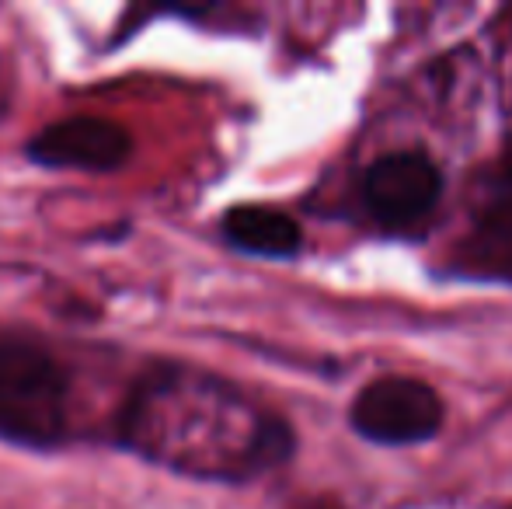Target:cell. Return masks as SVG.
<instances>
[{"label":"cell","instance_id":"3","mask_svg":"<svg viewBox=\"0 0 512 509\" xmlns=\"http://www.w3.org/2000/svg\"><path fill=\"white\" fill-rule=\"evenodd\" d=\"M443 196V171L422 150H394L370 164L363 178V199L384 227H405L422 220Z\"/></svg>","mask_w":512,"mask_h":509},{"label":"cell","instance_id":"1","mask_svg":"<svg viewBox=\"0 0 512 509\" xmlns=\"http://www.w3.org/2000/svg\"><path fill=\"white\" fill-rule=\"evenodd\" d=\"M67 426V377L32 339L0 335V436L46 447Z\"/></svg>","mask_w":512,"mask_h":509},{"label":"cell","instance_id":"5","mask_svg":"<svg viewBox=\"0 0 512 509\" xmlns=\"http://www.w3.org/2000/svg\"><path fill=\"white\" fill-rule=\"evenodd\" d=\"M223 238L251 255L286 258L300 248L304 231L293 217L272 206H234L223 217Z\"/></svg>","mask_w":512,"mask_h":509},{"label":"cell","instance_id":"4","mask_svg":"<svg viewBox=\"0 0 512 509\" xmlns=\"http://www.w3.org/2000/svg\"><path fill=\"white\" fill-rule=\"evenodd\" d=\"M133 140L119 123L98 116H77L46 126L28 140V157L42 168L115 171L129 161Z\"/></svg>","mask_w":512,"mask_h":509},{"label":"cell","instance_id":"2","mask_svg":"<svg viewBox=\"0 0 512 509\" xmlns=\"http://www.w3.org/2000/svg\"><path fill=\"white\" fill-rule=\"evenodd\" d=\"M352 429L384 447H411L439 433L443 398L415 377H380L352 401Z\"/></svg>","mask_w":512,"mask_h":509}]
</instances>
